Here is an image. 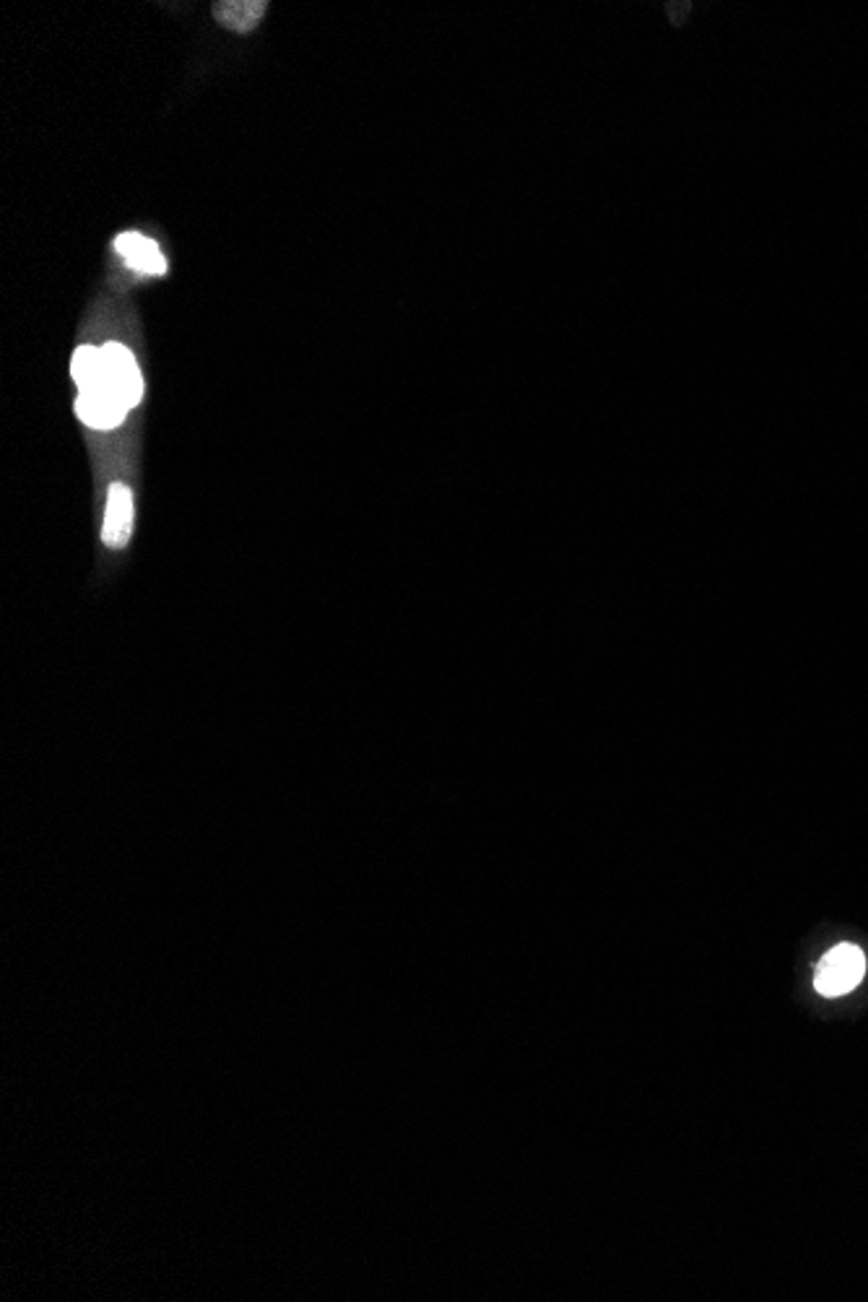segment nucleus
<instances>
[{
	"label": "nucleus",
	"instance_id": "1",
	"mask_svg": "<svg viewBox=\"0 0 868 1302\" xmlns=\"http://www.w3.org/2000/svg\"><path fill=\"white\" fill-rule=\"evenodd\" d=\"M866 975V954L856 944H838L821 957L814 975V988L827 999L851 993Z\"/></svg>",
	"mask_w": 868,
	"mask_h": 1302
},
{
	"label": "nucleus",
	"instance_id": "2",
	"mask_svg": "<svg viewBox=\"0 0 868 1302\" xmlns=\"http://www.w3.org/2000/svg\"><path fill=\"white\" fill-rule=\"evenodd\" d=\"M102 359L104 383L110 387V393L125 406V409H133L144 396L141 372H138L133 354L125 349L123 344H104Z\"/></svg>",
	"mask_w": 868,
	"mask_h": 1302
},
{
	"label": "nucleus",
	"instance_id": "3",
	"mask_svg": "<svg viewBox=\"0 0 868 1302\" xmlns=\"http://www.w3.org/2000/svg\"><path fill=\"white\" fill-rule=\"evenodd\" d=\"M76 411L78 417H82V422L95 426V430H112V426H117L125 417V406L112 396L107 385L78 393Z\"/></svg>",
	"mask_w": 868,
	"mask_h": 1302
},
{
	"label": "nucleus",
	"instance_id": "4",
	"mask_svg": "<svg viewBox=\"0 0 868 1302\" xmlns=\"http://www.w3.org/2000/svg\"><path fill=\"white\" fill-rule=\"evenodd\" d=\"M131 520H133V499L125 484H112L110 497H107V516H104V544L112 549H123L131 536Z\"/></svg>",
	"mask_w": 868,
	"mask_h": 1302
},
{
	"label": "nucleus",
	"instance_id": "5",
	"mask_svg": "<svg viewBox=\"0 0 868 1302\" xmlns=\"http://www.w3.org/2000/svg\"><path fill=\"white\" fill-rule=\"evenodd\" d=\"M115 247L131 269H136L141 273H151V276H162V273L166 271V260L162 252H159L157 243H151V239H146L141 235H133L131 232V235H120L115 239Z\"/></svg>",
	"mask_w": 868,
	"mask_h": 1302
},
{
	"label": "nucleus",
	"instance_id": "6",
	"mask_svg": "<svg viewBox=\"0 0 868 1302\" xmlns=\"http://www.w3.org/2000/svg\"><path fill=\"white\" fill-rule=\"evenodd\" d=\"M265 9H269V5H265L263 0H224V3L213 5V16H216L226 29L237 32V35H247V32L256 29Z\"/></svg>",
	"mask_w": 868,
	"mask_h": 1302
},
{
	"label": "nucleus",
	"instance_id": "7",
	"mask_svg": "<svg viewBox=\"0 0 868 1302\" xmlns=\"http://www.w3.org/2000/svg\"><path fill=\"white\" fill-rule=\"evenodd\" d=\"M73 380H76L82 390H95V387L107 385L102 351H97L95 346H82L73 354Z\"/></svg>",
	"mask_w": 868,
	"mask_h": 1302
}]
</instances>
